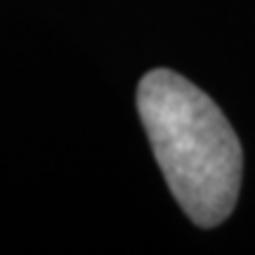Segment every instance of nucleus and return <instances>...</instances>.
<instances>
[{
    "label": "nucleus",
    "instance_id": "1",
    "mask_svg": "<svg viewBox=\"0 0 255 255\" xmlns=\"http://www.w3.org/2000/svg\"><path fill=\"white\" fill-rule=\"evenodd\" d=\"M137 111L187 218L203 229L225 222L239 199L244 151L220 107L184 76L154 69L137 85Z\"/></svg>",
    "mask_w": 255,
    "mask_h": 255
}]
</instances>
